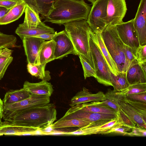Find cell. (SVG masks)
I'll use <instances>...</instances> for the list:
<instances>
[{
	"label": "cell",
	"instance_id": "6da1fadb",
	"mask_svg": "<svg viewBox=\"0 0 146 146\" xmlns=\"http://www.w3.org/2000/svg\"><path fill=\"white\" fill-rule=\"evenodd\" d=\"M91 8L84 1L57 0L43 22L60 25L75 21L86 20Z\"/></svg>",
	"mask_w": 146,
	"mask_h": 146
},
{
	"label": "cell",
	"instance_id": "7a4b0ae2",
	"mask_svg": "<svg viewBox=\"0 0 146 146\" xmlns=\"http://www.w3.org/2000/svg\"><path fill=\"white\" fill-rule=\"evenodd\" d=\"M56 115L55 104L49 103L23 110L5 121L16 125L42 129L53 124L56 120Z\"/></svg>",
	"mask_w": 146,
	"mask_h": 146
},
{
	"label": "cell",
	"instance_id": "3957f363",
	"mask_svg": "<svg viewBox=\"0 0 146 146\" xmlns=\"http://www.w3.org/2000/svg\"><path fill=\"white\" fill-rule=\"evenodd\" d=\"M64 25L65 31L70 40L77 55L85 60L94 69L90 47V28L86 20L75 21Z\"/></svg>",
	"mask_w": 146,
	"mask_h": 146
},
{
	"label": "cell",
	"instance_id": "277c9868",
	"mask_svg": "<svg viewBox=\"0 0 146 146\" xmlns=\"http://www.w3.org/2000/svg\"><path fill=\"white\" fill-rule=\"evenodd\" d=\"M105 44L119 72H125L124 43L118 35L115 25H108L101 33Z\"/></svg>",
	"mask_w": 146,
	"mask_h": 146
},
{
	"label": "cell",
	"instance_id": "5b68a950",
	"mask_svg": "<svg viewBox=\"0 0 146 146\" xmlns=\"http://www.w3.org/2000/svg\"><path fill=\"white\" fill-rule=\"evenodd\" d=\"M50 102V97L31 94L28 98L15 103L4 105L3 119L5 121L19 112L29 109L41 106Z\"/></svg>",
	"mask_w": 146,
	"mask_h": 146
},
{
	"label": "cell",
	"instance_id": "8992f818",
	"mask_svg": "<svg viewBox=\"0 0 146 146\" xmlns=\"http://www.w3.org/2000/svg\"><path fill=\"white\" fill-rule=\"evenodd\" d=\"M108 0H96L92 4L86 21L91 31L101 33L106 27Z\"/></svg>",
	"mask_w": 146,
	"mask_h": 146
},
{
	"label": "cell",
	"instance_id": "52a82bcc",
	"mask_svg": "<svg viewBox=\"0 0 146 146\" xmlns=\"http://www.w3.org/2000/svg\"><path fill=\"white\" fill-rule=\"evenodd\" d=\"M89 43L96 76V79L99 83L104 86H112L110 80V71L100 49L90 37Z\"/></svg>",
	"mask_w": 146,
	"mask_h": 146
},
{
	"label": "cell",
	"instance_id": "ba28073f",
	"mask_svg": "<svg viewBox=\"0 0 146 146\" xmlns=\"http://www.w3.org/2000/svg\"><path fill=\"white\" fill-rule=\"evenodd\" d=\"M117 117V115L115 114L97 113L78 110L70 111H67L61 118L77 119L85 120L91 123L88 127H90L100 126Z\"/></svg>",
	"mask_w": 146,
	"mask_h": 146
},
{
	"label": "cell",
	"instance_id": "9c48e42d",
	"mask_svg": "<svg viewBox=\"0 0 146 146\" xmlns=\"http://www.w3.org/2000/svg\"><path fill=\"white\" fill-rule=\"evenodd\" d=\"M115 26L119 36L124 44L135 49L140 46L137 34L134 25V19Z\"/></svg>",
	"mask_w": 146,
	"mask_h": 146
},
{
	"label": "cell",
	"instance_id": "30bf717a",
	"mask_svg": "<svg viewBox=\"0 0 146 146\" xmlns=\"http://www.w3.org/2000/svg\"><path fill=\"white\" fill-rule=\"evenodd\" d=\"M127 10L125 0H108L106 26L116 25L123 22Z\"/></svg>",
	"mask_w": 146,
	"mask_h": 146
},
{
	"label": "cell",
	"instance_id": "8fae6325",
	"mask_svg": "<svg viewBox=\"0 0 146 146\" xmlns=\"http://www.w3.org/2000/svg\"><path fill=\"white\" fill-rule=\"evenodd\" d=\"M53 40L56 42L55 59H61L70 54L77 55L73 45L65 30L60 32Z\"/></svg>",
	"mask_w": 146,
	"mask_h": 146
},
{
	"label": "cell",
	"instance_id": "7c38bea8",
	"mask_svg": "<svg viewBox=\"0 0 146 146\" xmlns=\"http://www.w3.org/2000/svg\"><path fill=\"white\" fill-rule=\"evenodd\" d=\"M146 0H141L135 18L134 25L137 32L140 46L146 45Z\"/></svg>",
	"mask_w": 146,
	"mask_h": 146
},
{
	"label": "cell",
	"instance_id": "4fadbf2b",
	"mask_svg": "<svg viewBox=\"0 0 146 146\" xmlns=\"http://www.w3.org/2000/svg\"><path fill=\"white\" fill-rule=\"evenodd\" d=\"M22 40L28 63L37 64L40 48L45 40L35 37H24Z\"/></svg>",
	"mask_w": 146,
	"mask_h": 146
},
{
	"label": "cell",
	"instance_id": "5bb4252c",
	"mask_svg": "<svg viewBox=\"0 0 146 146\" xmlns=\"http://www.w3.org/2000/svg\"><path fill=\"white\" fill-rule=\"evenodd\" d=\"M90 36L100 49L111 72L115 76L118 75L120 72L105 44L101 33L93 32L90 29Z\"/></svg>",
	"mask_w": 146,
	"mask_h": 146
},
{
	"label": "cell",
	"instance_id": "9a60e30c",
	"mask_svg": "<svg viewBox=\"0 0 146 146\" xmlns=\"http://www.w3.org/2000/svg\"><path fill=\"white\" fill-rule=\"evenodd\" d=\"M106 99L105 94L102 91L93 94L84 87L71 99L69 105L72 107L83 103L95 101H102Z\"/></svg>",
	"mask_w": 146,
	"mask_h": 146
},
{
	"label": "cell",
	"instance_id": "2e32d148",
	"mask_svg": "<svg viewBox=\"0 0 146 146\" xmlns=\"http://www.w3.org/2000/svg\"><path fill=\"white\" fill-rule=\"evenodd\" d=\"M56 32L53 28L46 25L42 22L35 27H27L20 24L15 31V33L22 40L25 37H35L44 34H54Z\"/></svg>",
	"mask_w": 146,
	"mask_h": 146
},
{
	"label": "cell",
	"instance_id": "e0dca14e",
	"mask_svg": "<svg viewBox=\"0 0 146 146\" xmlns=\"http://www.w3.org/2000/svg\"><path fill=\"white\" fill-rule=\"evenodd\" d=\"M38 128L16 125L7 121L1 122L0 125V136L3 135H33Z\"/></svg>",
	"mask_w": 146,
	"mask_h": 146
},
{
	"label": "cell",
	"instance_id": "ac0fdd59",
	"mask_svg": "<svg viewBox=\"0 0 146 146\" xmlns=\"http://www.w3.org/2000/svg\"><path fill=\"white\" fill-rule=\"evenodd\" d=\"M117 95L119 110L131 119L136 125L146 129V121L133 108L123 99L121 95Z\"/></svg>",
	"mask_w": 146,
	"mask_h": 146
},
{
	"label": "cell",
	"instance_id": "d6986e66",
	"mask_svg": "<svg viewBox=\"0 0 146 146\" xmlns=\"http://www.w3.org/2000/svg\"><path fill=\"white\" fill-rule=\"evenodd\" d=\"M78 110L93 112L113 114L117 115V113L113 109L101 104H97L95 102L78 104L73 106L67 111H70Z\"/></svg>",
	"mask_w": 146,
	"mask_h": 146
},
{
	"label": "cell",
	"instance_id": "ffe728a7",
	"mask_svg": "<svg viewBox=\"0 0 146 146\" xmlns=\"http://www.w3.org/2000/svg\"><path fill=\"white\" fill-rule=\"evenodd\" d=\"M23 88L31 94L45 95L49 97L54 90L51 84L45 80L37 83H31L26 81L23 84Z\"/></svg>",
	"mask_w": 146,
	"mask_h": 146
},
{
	"label": "cell",
	"instance_id": "44dd1931",
	"mask_svg": "<svg viewBox=\"0 0 146 146\" xmlns=\"http://www.w3.org/2000/svg\"><path fill=\"white\" fill-rule=\"evenodd\" d=\"M126 77L130 85L146 83V73L136 60L134 61L126 72Z\"/></svg>",
	"mask_w": 146,
	"mask_h": 146
},
{
	"label": "cell",
	"instance_id": "7402d4cb",
	"mask_svg": "<svg viewBox=\"0 0 146 146\" xmlns=\"http://www.w3.org/2000/svg\"><path fill=\"white\" fill-rule=\"evenodd\" d=\"M56 42L52 40L44 42L40 48L36 65L47 64L55 59L54 57Z\"/></svg>",
	"mask_w": 146,
	"mask_h": 146
},
{
	"label": "cell",
	"instance_id": "603a6c76",
	"mask_svg": "<svg viewBox=\"0 0 146 146\" xmlns=\"http://www.w3.org/2000/svg\"><path fill=\"white\" fill-rule=\"evenodd\" d=\"M26 4L24 1L10 9L8 12L0 19V25H7L19 19L25 12Z\"/></svg>",
	"mask_w": 146,
	"mask_h": 146
},
{
	"label": "cell",
	"instance_id": "cb8c5ba5",
	"mask_svg": "<svg viewBox=\"0 0 146 146\" xmlns=\"http://www.w3.org/2000/svg\"><path fill=\"white\" fill-rule=\"evenodd\" d=\"M31 94L25 88L11 90L5 95L3 100L4 105L17 102L29 98Z\"/></svg>",
	"mask_w": 146,
	"mask_h": 146
},
{
	"label": "cell",
	"instance_id": "d4e9b609",
	"mask_svg": "<svg viewBox=\"0 0 146 146\" xmlns=\"http://www.w3.org/2000/svg\"><path fill=\"white\" fill-rule=\"evenodd\" d=\"M25 13L24 21L20 24L21 25L28 28L35 27L41 23L38 11L27 4Z\"/></svg>",
	"mask_w": 146,
	"mask_h": 146
},
{
	"label": "cell",
	"instance_id": "484cf974",
	"mask_svg": "<svg viewBox=\"0 0 146 146\" xmlns=\"http://www.w3.org/2000/svg\"><path fill=\"white\" fill-rule=\"evenodd\" d=\"M90 124L88 121L80 119L60 118L52 124L51 126L54 129L71 127H78L81 129L88 127Z\"/></svg>",
	"mask_w": 146,
	"mask_h": 146
},
{
	"label": "cell",
	"instance_id": "4316f807",
	"mask_svg": "<svg viewBox=\"0 0 146 146\" xmlns=\"http://www.w3.org/2000/svg\"><path fill=\"white\" fill-rule=\"evenodd\" d=\"M46 64L39 65H33L28 63L27 66V71L32 76H35L42 80L48 81L51 78L50 72L45 70V68Z\"/></svg>",
	"mask_w": 146,
	"mask_h": 146
},
{
	"label": "cell",
	"instance_id": "83f0119b",
	"mask_svg": "<svg viewBox=\"0 0 146 146\" xmlns=\"http://www.w3.org/2000/svg\"><path fill=\"white\" fill-rule=\"evenodd\" d=\"M110 74V80L113 90L115 92H119L127 88L130 84L126 77V72H120L115 76L111 71Z\"/></svg>",
	"mask_w": 146,
	"mask_h": 146
},
{
	"label": "cell",
	"instance_id": "f1b7e54d",
	"mask_svg": "<svg viewBox=\"0 0 146 146\" xmlns=\"http://www.w3.org/2000/svg\"><path fill=\"white\" fill-rule=\"evenodd\" d=\"M13 50L6 48L0 49V80L3 77L13 58L11 55Z\"/></svg>",
	"mask_w": 146,
	"mask_h": 146
},
{
	"label": "cell",
	"instance_id": "f546056e",
	"mask_svg": "<svg viewBox=\"0 0 146 146\" xmlns=\"http://www.w3.org/2000/svg\"><path fill=\"white\" fill-rule=\"evenodd\" d=\"M106 99L102 101H95L97 104L102 105L111 108L117 113L119 109L118 103V96L116 92L108 89L106 93Z\"/></svg>",
	"mask_w": 146,
	"mask_h": 146
},
{
	"label": "cell",
	"instance_id": "4dcf8cb0",
	"mask_svg": "<svg viewBox=\"0 0 146 146\" xmlns=\"http://www.w3.org/2000/svg\"><path fill=\"white\" fill-rule=\"evenodd\" d=\"M37 10L43 18L46 17L54 8L57 0H35Z\"/></svg>",
	"mask_w": 146,
	"mask_h": 146
},
{
	"label": "cell",
	"instance_id": "1f68e13d",
	"mask_svg": "<svg viewBox=\"0 0 146 146\" xmlns=\"http://www.w3.org/2000/svg\"><path fill=\"white\" fill-rule=\"evenodd\" d=\"M146 93V83H139L130 85L126 89L116 94L121 95H126L135 94Z\"/></svg>",
	"mask_w": 146,
	"mask_h": 146
},
{
	"label": "cell",
	"instance_id": "d6a6232c",
	"mask_svg": "<svg viewBox=\"0 0 146 146\" xmlns=\"http://www.w3.org/2000/svg\"><path fill=\"white\" fill-rule=\"evenodd\" d=\"M121 96L123 99L133 108L146 121V103L127 99L123 96Z\"/></svg>",
	"mask_w": 146,
	"mask_h": 146
},
{
	"label": "cell",
	"instance_id": "836d02e7",
	"mask_svg": "<svg viewBox=\"0 0 146 146\" xmlns=\"http://www.w3.org/2000/svg\"><path fill=\"white\" fill-rule=\"evenodd\" d=\"M17 38L13 35L5 34L0 32V49L6 48L18 47L16 45Z\"/></svg>",
	"mask_w": 146,
	"mask_h": 146
},
{
	"label": "cell",
	"instance_id": "e575fe53",
	"mask_svg": "<svg viewBox=\"0 0 146 146\" xmlns=\"http://www.w3.org/2000/svg\"><path fill=\"white\" fill-rule=\"evenodd\" d=\"M99 126L85 127L70 132H64V135H87L101 134Z\"/></svg>",
	"mask_w": 146,
	"mask_h": 146
},
{
	"label": "cell",
	"instance_id": "d590c367",
	"mask_svg": "<svg viewBox=\"0 0 146 146\" xmlns=\"http://www.w3.org/2000/svg\"><path fill=\"white\" fill-rule=\"evenodd\" d=\"M124 52L125 58L126 72L132 63L136 60L135 53L136 49L123 44Z\"/></svg>",
	"mask_w": 146,
	"mask_h": 146
},
{
	"label": "cell",
	"instance_id": "8d00e7d4",
	"mask_svg": "<svg viewBox=\"0 0 146 146\" xmlns=\"http://www.w3.org/2000/svg\"><path fill=\"white\" fill-rule=\"evenodd\" d=\"M79 57L82 66L85 79L90 77L96 78V76L94 69L82 57L80 56Z\"/></svg>",
	"mask_w": 146,
	"mask_h": 146
},
{
	"label": "cell",
	"instance_id": "74e56055",
	"mask_svg": "<svg viewBox=\"0 0 146 146\" xmlns=\"http://www.w3.org/2000/svg\"><path fill=\"white\" fill-rule=\"evenodd\" d=\"M135 56L139 64L146 62V45L140 46L136 49Z\"/></svg>",
	"mask_w": 146,
	"mask_h": 146
},
{
	"label": "cell",
	"instance_id": "f35d334b",
	"mask_svg": "<svg viewBox=\"0 0 146 146\" xmlns=\"http://www.w3.org/2000/svg\"><path fill=\"white\" fill-rule=\"evenodd\" d=\"M131 128L128 127L123 125L121 123L116 125L108 131V133H114L122 135H127Z\"/></svg>",
	"mask_w": 146,
	"mask_h": 146
},
{
	"label": "cell",
	"instance_id": "ab89813d",
	"mask_svg": "<svg viewBox=\"0 0 146 146\" xmlns=\"http://www.w3.org/2000/svg\"><path fill=\"white\" fill-rule=\"evenodd\" d=\"M24 1L23 0H0V6L10 9Z\"/></svg>",
	"mask_w": 146,
	"mask_h": 146
},
{
	"label": "cell",
	"instance_id": "60d3db41",
	"mask_svg": "<svg viewBox=\"0 0 146 146\" xmlns=\"http://www.w3.org/2000/svg\"><path fill=\"white\" fill-rule=\"evenodd\" d=\"M123 96L126 99L146 103V93L135 94Z\"/></svg>",
	"mask_w": 146,
	"mask_h": 146
},
{
	"label": "cell",
	"instance_id": "b9f144b4",
	"mask_svg": "<svg viewBox=\"0 0 146 146\" xmlns=\"http://www.w3.org/2000/svg\"><path fill=\"white\" fill-rule=\"evenodd\" d=\"M127 135L131 136L145 137L146 130L145 129L136 125L135 128L132 129V131L131 132L128 133Z\"/></svg>",
	"mask_w": 146,
	"mask_h": 146
},
{
	"label": "cell",
	"instance_id": "7bdbcfd3",
	"mask_svg": "<svg viewBox=\"0 0 146 146\" xmlns=\"http://www.w3.org/2000/svg\"><path fill=\"white\" fill-rule=\"evenodd\" d=\"M59 33V32L57 33L56 32L54 34H44L36 36L35 37L39 38L45 40L50 41L53 40L55 36L58 35Z\"/></svg>",
	"mask_w": 146,
	"mask_h": 146
},
{
	"label": "cell",
	"instance_id": "ee69618b",
	"mask_svg": "<svg viewBox=\"0 0 146 146\" xmlns=\"http://www.w3.org/2000/svg\"><path fill=\"white\" fill-rule=\"evenodd\" d=\"M51 125L44 129H41L43 132V135H50L55 131L52 127Z\"/></svg>",
	"mask_w": 146,
	"mask_h": 146
},
{
	"label": "cell",
	"instance_id": "f6af8a7d",
	"mask_svg": "<svg viewBox=\"0 0 146 146\" xmlns=\"http://www.w3.org/2000/svg\"><path fill=\"white\" fill-rule=\"evenodd\" d=\"M4 112V104L3 100L0 98V122L2 121Z\"/></svg>",
	"mask_w": 146,
	"mask_h": 146
},
{
	"label": "cell",
	"instance_id": "bcb514c9",
	"mask_svg": "<svg viewBox=\"0 0 146 146\" xmlns=\"http://www.w3.org/2000/svg\"><path fill=\"white\" fill-rule=\"evenodd\" d=\"M9 10L4 7L0 6V19L3 17Z\"/></svg>",
	"mask_w": 146,
	"mask_h": 146
},
{
	"label": "cell",
	"instance_id": "7dc6e473",
	"mask_svg": "<svg viewBox=\"0 0 146 146\" xmlns=\"http://www.w3.org/2000/svg\"><path fill=\"white\" fill-rule=\"evenodd\" d=\"M24 1L27 4L32 7L35 9L37 10L35 0H24Z\"/></svg>",
	"mask_w": 146,
	"mask_h": 146
},
{
	"label": "cell",
	"instance_id": "c3c4849f",
	"mask_svg": "<svg viewBox=\"0 0 146 146\" xmlns=\"http://www.w3.org/2000/svg\"><path fill=\"white\" fill-rule=\"evenodd\" d=\"M43 135V133L41 129H37L33 133V135Z\"/></svg>",
	"mask_w": 146,
	"mask_h": 146
},
{
	"label": "cell",
	"instance_id": "681fc988",
	"mask_svg": "<svg viewBox=\"0 0 146 146\" xmlns=\"http://www.w3.org/2000/svg\"><path fill=\"white\" fill-rule=\"evenodd\" d=\"M139 64L144 72L146 73V62Z\"/></svg>",
	"mask_w": 146,
	"mask_h": 146
},
{
	"label": "cell",
	"instance_id": "f907efd6",
	"mask_svg": "<svg viewBox=\"0 0 146 146\" xmlns=\"http://www.w3.org/2000/svg\"><path fill=\"white\" fill-rule=\"evenodd\" d=\"M93 4L96 1V0H87Z\"/></svg>",
	"mask_w": 146,
	"mask_h": 146
},
{
	"label": "cell",
	"instance_id": "816d5d0a",
	"mask_svg": "<svg viewBox=\"0 0 146 146\" xmlns=\"http://www.w3.org/2000/svg\"><path fill=\"white\" fill-rule=\"evenodd\" d=\"M76 0V1H84V0Z\"/></svg>",
	"mask_w": 146,
	"mask_h": 146
},
{
	"label": "cell",
	"instance_id": "f5cc1de1",
	"mask_svg": "<svg viewBox=\"0 0 146 146\" xmlns=\"http://www.w3.org/2000/svg\"></svg>",
	"mask_w": 146,
	"mask_h": 146
}]
</instances>
